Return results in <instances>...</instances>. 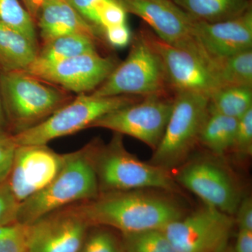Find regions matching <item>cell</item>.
<instances>
[{
    "label": "cell",
    "mask_w": 252,
    "mask_h": 252,
    "mask_svg": "<svg viewBox=\"0 0 252 252\" xmlns=\"http://www.w3.org/2000/svg\"><path fill=\"white\" fill-rule=\"evenodd\" d=\"M144 190L99 193L92 200L77 203V206L91 225L114 228L122 234L162 230L185 216L183 209L171 198Z\"/></svg>",
    "instance_id": "6da1fadb"
},
{
    "label": "cell",
    "mask_w": 252,
    "mask_h": 252,
    "mask_svg": "<svg viewBox=\"0 0 252 252\" xmlns=\"http://www.w3.org/2000/svg\"><path fill=\"white\" fill-rule=\"evenodd\" d=\"M124 135L114 132L109 143L98 138L86 144L99 193L137 189H158L181 193L169 170L142 161L124 146Z\"/></svg>",
    "instance_id": "7a4b0ae2"
},
{
    "label": "cell",
    "mask_w": 252,
    "mask_h": 252,
    "mask_svg": "<svg viewBox=\"0 0 252 252\" xmlns=\"http://www.w3.org/2000/svg\"><path fill=\"white\" fill-rule=\"evenodd\" d=\"M0 94L8 132L12 135L45 122L74 97L26 71L1 72Z\"/></svg>",
    "instance_id": "3957f363"
},
{
    "label": "cell",
    "mask_w": 252,
    "mask_h": 252,
    "mask_svg": "<svg viewBox=\"0 0 252 252\" xmlns=\"http://www.w3.org/2000/svg\"><path fill=\"white\" fill-rule=\"evenodd\" d=\"M98 195V185L85 145L65 154L64 165L54 180L20 204L16 222L32 224L50 212Z\"/></svg>",
    "instance_id": "277c9868"
},
{
    "label": "cell",
    "mask_w": 252,
    "mask_h": 252,
    "mask_svg": "<svg viewBox=\"0 0 252 252\" xmlns=\"http://www.w3.org/2000/svg\"><path fill=\"white\" fill-rule=\"evenodd\" d=\"M125 61L119 63L94 97L174 94L167 83L161 60L144 36L141 28L133 34Z\"/></svg>",
    "instance_id": "5b68a950"
},
{
    "label": "cell",
    "mask_w": 252,
    "mask_h": 252,
    "mask_svg": "<svg viewBox=\"0 0 252 252\" xmlns=\"http://www.w3.org/2000/svg\"><path fill=\"white\" fill-rule=\"evenodd\" d=\"M144 97L117 95L97 97L78 94L70 102L56 111L45 122L12 135L16 146L47 144L51 141L72 135L89 126L102 116L138 102Z\"/></svg>",
    "instance_id": "8992f818"
},
{
    "label": "cell",
    "mask_w": 252,
    "mask_h": 252,
    "mask_svg": "<svg viewBox=\"0 0 252 252\" xmlns=\"http://www.w3.org/2000/svg\"><path fill=\"white\" fill-rule=\"evenodd\" d=\"M208 96L196 93L174 94L173 107L151 163L170 171L182 165L198 143L200 130L208 116Z\"/></svg>",
    "instance_id": "52a82bcc"
},
{
    "label": "cell",
    "mask_w": 252,
    "mask_h": 252,
    "mask_svg": "<svg viewBox=\"0 0 252 252\" xmlns=\"http://www.w3.org/2000/svg\"><path fill=\"white\" fill-rule=\"evenodd\" d=\"M173 102L174 94L147 96L138 102L102 116L89 128L100 127L130 136L154 150L165 132Z\"/></svg>",
    "instance_id": "ba28073f"
},
{
    "label": "cell",
    "mask_w": 252,
    "mask_h": 252,
    "mask_svg": "<svg viewBox=\"0 0 252 252\" xmlns=\"http://www.w3.org/2000/svg\"><path fill=\"white\" fill-rule=\"evenodd\" d=\"M235 225L231 215L205 205L162 230L177 252H222Z\"/></svg>",
    "instance_id": "9c48e42d"
},
{
    "label": "cell",
    "mask_w": 252,
    "mask_h": 252,
    "mask_svg": "<svg viewBox=\"0 0 252 252\" xmlns=\"http://www.w3.org/2000/svg\"><path fill=\"white\" fill-rule=\"evenodd\" d=\"M140 28L161 60L172 94L196 93L210 97L220 89L211 63L162 40L145 23Z\"/></svg>",
    "instance_id": "30bf717a"
},
{
    "label": "cell",
    "mask_w": 252,
    "mask_h": 252,
    "mask_svg": "<svg viewBox=\"0 0 252 252\" xmlns=\"http://www.w3.org/2000/svg\"><path fill=\"white\" fill-rule=\"evenodd\" d=\"M127 14L142 18L162 40L198 55L210 63L212 59L198 44L193 31V19L172 0H118Z\"/></svg>",
    "instance_id": "8fae6325"
},
{
    "label": "cell",
    "mask_w": 252,
    "mask_h": 252,
    "mask_svg": "<svg viewBox=\"0 0 252 252\" xmlns=\"http://www.w3.org/2000/svg\"><path fill=\"white\" fill-rule=\"evenodd\" d=\"M119 63L114 55L91 51L50 65L30 67L26 72L69 92L91 94L103 84Z\"/></svg>",
    "instance_id": "7c38bea8"
},
{
    "label": "cell",
    "mask_w": 252,
    "mask_h": 252,
    "mask_svg": "<svg viewBox=\"0 0 252 252\" xmlns=\"http://www.w3.org/2000/svg\"><path fill=\"white\" fill-rule=\"evenodd\" d=\"M61 154L47 144L17 146L6 185L21 204L41 191L54 180L64 165Z\"/></svg>",
    "instance_id": "4fadbf2b"
},
{
    "label": "cell",
    "mask_w": 252,
    "mask_h": 252,
    "mask_svg": "<svg viewBox=\"0 0 252 252\" xmlns=\"http://www.w3.org/2000/svg\"><path fill=\"white\" fill-rule=\"evenodd\" d=\"M205 205L233 216L241 200L240 190L230 174L219 164L198 159L185 164L174 177Z\"/></svg>",
    "instance_id": "5bb4252c"
},
{
    "label": "cell",
    "mask_w": 252,
    "mask_h": 252,
    "mask_svg": "<svg viewBox=\"0 0 252 252\" xmlns=\"http://www.w3.org/2000/svg\"><path fill=\"white\" fill-rule=\"evenodd\" d=\"M31 226L29 252H79L91 225L74 203L50 212Z\"/></svg>",
    "instance_id": "9a60e30c"
},
{
    "label": "cell",
    "mask_w": 252,
    "mask_h": 252,
    "mask_svg": "<svg viewBox=\"0 0 252 252\" xmlns=\"http://www.w3.org/2000/svg\"><path fill=\"white\" fill-rule=\"evenodd\" d=\"M193 31L198 44L213 61L252 49V8L220 22L193 19Z\"/></svg>",
    "instance_id": "2e32d148"
},
{
    "label": "cell",
    "mask_w": 252,
    "mask_h": 252,
    "mask_svg": "<svg viewBox=\"0 0 252 252\" xmlns=\"http://www.w3.org/2000/svg\"><path fill=\"white\" fill-rule=\"evenodd\" d=\"M39 45L69 34H84L107 46L97 31L77 12L68 0H49L43 5L35 19Z\"/></svg>",
    "instance_id": "e0dca14e"
},
{
    "label": "cell",
    "mask_w": 252,
    "mask_h": 252,
    "mask_svg": "<svg viewBox=\"0 0 252 252\" xmlns=\"http://www.w3.org/2000/svg\"><path fill=\"white\" fill-rule=\"evenodd\" d=\"M39 46L22 32L0 23V70L26 71L35 61Z\"/></svg>",
    "instance_id": "ac0fdd59"
},
{
    "label": "cell",
    "mask_w": 252,
    "mask_h": 252,
    "mask_svg": "<svg viewBox=\"0 0 252 252\" xmlns=\"http://www.w3.org/2000/svg\"><path fill=\"white\" fill-rule=\"evenodd\" d=\"M99 46H103L84 34L60 36L39 45L35 61L28 68L50 65L85 53L99 51Z\"/></svg>",
    "instance_id": "d6986e66"
},
{
    "label": "cell",
    "mask_w": 252,
    "mask_h": 252,
    "mask_svg": "<svg viewBox=\"0 0 252 252\" xmlns=\"http://www.w3.org/2000/svg\"><path fill=\"white\" fill-rule=\"evenodd\" d=\"M195 21L216 23L240 16L252 9V0H172Z\"/></svg>",
    "instance_id": "ffe728a7"
},
{
    "label": "cell",
    "mask_w": 252,
    "mask_h": 252,
    "mask_svg": "<svg viewBox=\"0 0 252 252\" xmlns=\"http://www.w3.org/2000/svg\"><path fill=\"white\" fill-rule=\"evenodd\" d=\"M238 119L209 113L198 137L204 147L217 156L232 150L234 143Z\"/></svg>",
    "instance_id": "44dd1931"
},
{
    "label": "cell",
    "mask_w": 252,
    "mask_h": 252,
    "mask_svg": "<svg viewBox=\"0 0 252 252\" xmlns=\"http://www.w3.org/2000/svg\"><path fill=\"white\" fill-rule=\"evenodd\" d=\"M252 108V87L226 86L209 97L208 112L240 119Z\"/></svg>",
    "instance_id": "7402d4cb"
},
{
    "label": "cell",
    "mask_w": 252,
    "mask_h": 252,
    "mask_svg": "<svg viewBox=\"0 0 252 252\" xmlns=\"http://www.w3.org/2000/svg\"><path fill=\"white\" fill-rule=\"evenodd\" d=\"M214 68L220 88L252 87V49L215 60Z\"/></svg>",
    "instance_id": "603a6c76"
},
{
    "label": "cell",
    "mask_w": 252,
    "mask_h": 252,
    "mask_svg": "<svg viewBox=\"0 0 252 252\" xmlns=\"http://www.w3.org/2000/svg\"><path fill=\"white\" fill-rule=\"evenodd\" d=\"M124 252H177L163 230H144L122 234Z\"/></svg>",
    "instance_id": "cb8c5ba5"
},
{
    "label": "cell",
    "mask_w": 252,
    "mask_h": 252,
    "mask_svg": "<svg viewBox=\"0 0 252 252\" xmlns=\"http://www.w3.org/2000/svg\"><path fill=\"white\" fill-rule=\"evenodd\" d=\"M0 23L21 32L39 46L35 23L20 0H0Z\"/></svg>",
    "instance_id": "d4e9b609"
},
{
    "label": "cell",
    "mask_w": 252,
    "mask_h": 252,
    "mask_svg": "<svg viewBox=\"0 0 252 252\" xmlns=\"http://www.w3.org/2000/svg\"><path fill=\"white\" fill-rule=\"evenodd\" d=\"M79 252H124L122 242L101 225H91Z\"/></svg>",
    "instance_id": "484cf974"
},
{
    "label": "cell",
    "mask_w": 252,
    "mask_h": 252,
    "mask_svg": "<svg viewBox=\"0 0 252 252\" xmlns=\"http://www.w3.org/2000/svg\"><path fill=\"white\" fill-rule=\"evenodd\" d=\"M31 224L13 222L0 227V252H29Z\"/></svg>",
    "instance_id": "4316f807"
},
{
    "label": "cell",
    "mask_w": 252,
    "mask_h": 252,
    "mask_svg": "<svg viewBox=\"0 0 252 252\" xmlns=\"http://www.w3.org/2000/svg\"><path fill=\"white\" fill-rule=\"evenodd\" d=\"M232 150L243 157L252 153V108L238 119Z\"/></svg>",
    "instance_id": "83f0119b"
},
{
    "label": "cell",
    "mask_w": 252,
    "mask_h": 252,
    "mask_svg": "<svg viewBox=\"0 0 252 252\" xmlns=\"http://www.w3.org/2000/svg\"><path fill=\"white\" fill-rule=\"evenodd\" d=\"M111 1L112 0H68L86 22L98 32L104 41L103 34L99 27V16L106 4Z\"/></svg>",
    "instance_id": "f1b7e54d"
},
{
    "label": "cell",
    "mask_w": 252,
    "mask_h": 252,
    "mask_svg": "<svg viewBox=\"0 0 252 252\" xmlns=\"http://www.w3.org/2000/svg\"><path fill=\"white\" fill-rule=\"evenodd\" d=\"M19 205L6 182L0 183V227L16 222Z\"/></svg>",
    "instance_id": "f546056e"
},
{
    "label": "cell",
    "mask_w": 252,
    "mask_h": 252,
    "mask_svg": "<svg viewBox=\"0 0 252 252\" xmlns=\"http://www.w3.org/2000/svg\"><path fill=\"white\" fill-rule=\"evenodd\" d=\"M127 14L118 0H112L106 4L99 16V27L103 36L106 28L127 23Z\"/></svg>",
    "instance_id": "4dcf8cb0"
},
{
    "label": "cell",
    "mask_w": 252,
    "mask_h": 252,
    "mask_svg": "<svg viewBox=\"0 0 252 252\" xmlns=\"http://www.w3.org/2000/svg\"><path fill=\"white\" fill-rule=\"evenodd\" d=\"M16 147L12 135L0 132V183L4 182L9 175Z\"/></svg>",
    "instance_id": "1f68e13d"
},
{
    "label": "cell",
    "mask_w": 252,
    "mask_h": 252,
    "mask_svg": "<svg viewBox=\"0 0 252 252\" xmlns=\"http://www.w3.org/2000/svg\"><path fill=\"white\" fill-rule=\"evenodd\" d=\"M132 34L127 23L106 28L104 31V40L107 45L114 48H124L130 44Z\"/></svg>",
    "instance_id": "d6a6232c"
},
{
    "label": "cell",
    "mask_w": 252,
    "mask_h": 252,
    "mask_svg": "<svg viewBox=\"0 0 252 252\" xmlns=\"http://www.w3.org/2000/svg\"><path fill=\"white\" fill-rule=\"evenodd\" d=\"M235 223L238 230L252 231V200L251 197L241 199L235 213Z\"/></svg>",
    "instance_id": "836d02e7"
},
{
    "label": "cell",
    "mask_w": 252,
    "mask_h": 252,
    "mask_svg": "<svg viewBox=\"0 0 252 252\" xmlns=\"http://www.w3.org/2000/svg\"><path fill=\"white\" fill-rule=\"evenodd\" d=\"M235 252H252V231L238 230Z\"/></svg>",
    "instance_id": "e575fe53"
},
{
    "label": "cell",
    "mask_w": 252,
    "mask_h": 252,
    "mask_svg": "<svg viewBox=\"0 0 252 252\" xmlns=\"http://www.w3.org/2000/svg\"><path fill=\"white\" fill-rule=\"evenodd\" d=\"M49 1V0H21L25 9L27 10L34 21H35L36 16L43 5Z\"/></svg>",
    "instance_id": "d590c367"
},
{
    "label": "cell",
    "mask_w": 252,
    "mask_h": 252,
    "mask_svg": "<svg viewBox=\"0 0 252 252\" xmlns=\"http://www.w3.org/2000/svg\"><path fill=\"white\" fill-rule=\"evenodd\" d=\"M1 70H0V77H1ZM0 132L9 133L7 130V126H6V119H5L4 111H3L2 105H1V94H0Z\"/></svg>",
    "instance_id": "8d00e7d4"
},
{
    "label": "cell",
    "mask_w": 252,
    "mask_h": 252,
    "mask_svg": "<svg viewBox=\"0 0 252 252\" xmlns=\"http://www.w3.org/2000/svg\"><path fill=\"white\" fill-rule=\"evenodd\" d=\"M222 252H235L234 249L232 248H227L225 250H223Z\"/></svg>",
    "instance_id": "74e56055"
},
{
    "label": "cell",
    "mask_w": 252,
    "mask_h": 252,
    "mask_svg": "<svg viewBox=\"0 0 252 252\" xmlns=\"http://www.w3.org/2000/svg\"><path fill=\"white\" fill-rule=\"evenodd\" d=\"M20 1H21V0H20Z\"/></svg>",
    "instance_id": "f35d334b"
}]
</instances>
